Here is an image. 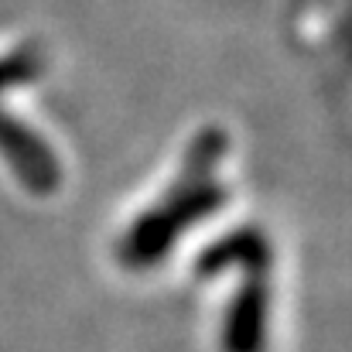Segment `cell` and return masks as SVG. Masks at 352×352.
Wrapping results in <instances>:
<instances>
[{
    "label": "cell",
    "instance_id": "1",
    "mask_svg": "<svg viewBox=\"0 0 352 352\" xmlns=\"http://www.w3.org/2000/svg\"><path fill=\"white\" fill-rule=\"evenodd\" d=\"M223 154H226L223 130H202L192 140L175 188L164 195V202H157L151 212H144L130 226V233L120 239L123 267H133V270L154 267L157 260L168 256V250L185 230H192L195 223H202L206 216H212L226 206V185H219L212 178Z\"/></svg>",
    "mask_w": 352,
    "mask_h": 352
},
{
    "label": "cell",
    "instance_id": "2",
    "mask_svg": "<svg viewBox=\"0 0 352 352\" xmlns=\"http://www.w3.org/2000/svg\"><path fill=\"white\" fill-rule=\"evenodd\" d=\"M0 154L21 178V185H28L31 192L48 195L58 188V182H62L58 157L48 151V144L34 130H28L24 123H17L7 113H0Z\"/></svg>",
    "mask_w": 352,
    "mask_h": 352
},
{
    "label": "cell",
    "instance_id": "3",
    "mask_svg": "<svg viewBox=\"0 0 352 352\" xmlns=\"http://www.w3.org/2000/svg\"><path fill=\"white\" fill-rule=\"evenodd\" d=\"M267 308H270L267 274L263 270L243 274V284L236 291L226 325H223V349L263 352V346H267Z\"/></svg>",
    "mask_w": 352,
    "mask_h": 352
},
{
    "label": "cell",
    "instance_id": "4",
    "mask_svg": "<svg viewBox=\"0 0 352 352\" xmlns=\"http://www.w3.org/2000/svg\"><path fill=\"white\" fill-rule=\"evenodd\" d=\"M270 263H274V253H270L267 236L256 226H243V230H233L223 239H216L212 246H206L195 270H199V277H212V274H223L230 267H239L243 274H253V270L270 274Z\"/></svg>",
    "mask_w": 352,
    "mask_h": 352
},
{
    "label": "cell",
    "instance_id": "5",
    "mask_svg": "<svg viewBox=\"0 0 352 352\" xmlns=\"http://www.w3.org/2000/svg\"><path fill=\"white\" fill-rule=\"evenodd\" d=\"M45 72V62L34 48H21L7 58H0V89L7 86H21V82H34Z\"/></svg>",
    "mask_w": 352,
    "mask_h": 352
}]
</instances>
